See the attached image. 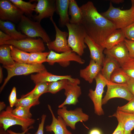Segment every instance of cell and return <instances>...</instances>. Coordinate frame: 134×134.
I'll list each match as a JSON object with an SVG mask.
<instances>
[{
  "mask_svg": "<svg viewBox=\"0 0 134 134\" xmlns=\"http://www.w3.org/2000/svg\"><path fill=\"white\" fill-rule=\"evenodd\" d=\"M34 11L38 14L35 17L40 23L43 19L53 17L56 10V0H38Z\"/></svg>",
  "mask_w": 134,
  "mask_h": 134,
  "instance_id": "9a60e30c",
  "label": "cell"
},
{
  "mask_svg": "<svg viewBox=\"0 0 134 134\" xmlns=\"http://www.w3.org/2000/svg\"><path fill=\"white\" fill-rule=\"evenodd\" d=\"M130 78L122 68L120 67L116 69L111 74L110 81L117 84H124L126 83Z\"/></svg>",
  "mask_w": 134,
  "mask_h": 134,
  "instance_id": "f546056e",
  "label": "cell"
},
{
  "mask_svg": "<svg viewBox=\"0 0 134 134\" xmlns=\"http://www.w3.org/2000/svg\"><path fill=\"white\" fill-rule=\"evenodd\" d=\"M69 80L64 79L49 82L47 93L55 94L61 90L64 89L67 85Z\"/></svg>",
  "mask_w": 134,
  "mask_h": 134,
  "instance_id": "d6a6232c",
  "label": "cell"
},
{
  "mask_svg": "<svg viewBox=\"0 0 134 134\" xmlns=\"http://www.w3.org/2000/svg\"><path fill=\"white\" fill-rule=\"evenodd\" d=\"M44 41L41 38L37 39L25 38L20 40H11L0 43V45H12L24 51L31 53L42 52L45 50Z\"/></svg>",
  "mask_w": 134,
  "mask_h": 134,
  "instance_id": "52a82bcc",
  "label": "cell"
},
{
  "mask_svg": "<svg viewBox=\"0 0 134 134\" xmlns=\"http://www.w3.org/2000/svg\"><path fill=\"white\" fill-rule=\"evenodd\" d=\"M102 66L100 73L108 81H110V76L114 71L116 68L121 67L115 60L106 56L103 60Z\"/></svg>",
  "mask_w": 134,
  "mask_h": 134,
  "instance_id": "d4e9b609",
  "label": "cell"
},
{
  "mask_svg": "<svg viewBox=\"0 0 134 134\" xmlns=\"http://www.w3.org/2000/svg\"><path fill=\"white\" fill-rule=\"evenodd\" d=\"M121 29L125 38L134 41V22Z\"/></svg>",
  "mask_w": 134,
  "mask_h": 134,
  "instance_id": "8d00e7d4",
  "label": "cell"
},
{
  "mask_svg": "<svg viewBox=\"0 0 134 134\" xmlns=\"http://www.w3.org/2000/svg\"><path fill=\"white\" fill-rule=\"evenodd\" d=\"M9 46L11 55L14 61L19 63L27 64L30 53L22 51L12 45Z\"/></svg>",
  "mask_w": 134,
  "mask_h": 134,
  "instance_id": "f1b7e54d",
  "label": "cell"
},
{
  "mask_svg": "<svg viewBox=\"0 0 134 134\" xmlns=\"http://www.w3.org/2000/svg\"><path fill=\"white\" fill-rule=\"evenodd\" d=\"M125 38L121 29H116L105 39L100 45L105 49H109L124 41Z\"/></svg>",
  "mask_w": 134,
  "mask_h": 134,
  "instance_id": "603a6c76",
  "label": "cell"
},
{
  "mask_svg": "<svg viewBox=\"0 0 134 134\" xmlns=\"http://www.w3.org/2000/svg\"><path fill=\"white\" fill-rule=\"evenodd\" d=\"M46 116L43 114L41 117V122L39 123L38 130L35 134H43L44 125Z\"/></svg>",
  "mask_w": 134,
  "mask_h": 134,
  "instance_id": "60d3db41",
  "label": "cell"
},
{
  "mask_svg": "<svg viewBox=\"0 0 134 134\" xmlns=\"http://www.w3.org/2000/svg\"><path fill=\"white\" fill-rule=\"evenodd\" d=\"M17 99L16 97V89L15 87L13 88L9 96L8 100L10 106L13 108L17 102Z\"/></svg>",
  "mask_w": 134,
  "mask_h": 134,
  "instance_id": "ab89813d",
  "label": "cell"
},
{
  "mask_svg": "<svg viewBox=\"0 0 134 134\" xmlns=\"http://www.w3.org/2000/svg\"><path fill=\"white\" fill-rule=\"evenodd\" d=\"M0 28L1 31L10 36L13 40H20L27 38V36L17 31L11 22L0 20Z\"/></svg>",
  "mask_w": 134,
  "mask_h": 134,
  "instance_id": "cb8c5ba5",
  "label": "cell"
},
{
  "mask_svg": "<svg viewBox=\"0 0 134 134\" xmlns=\"http://www.w3.org/2000/svg\"><path fill=\"white\" fill-rule=\"evenodd\" d=\"M96 83L94 90L90 89L88 96L92 101L94 105L95 113L97 115H103L104 112L102 108V94L104 87L107 81L100 73L95 79Z\"/></svg>",
  "mask_w": 134,
  "mask_h": 134,
  "instance_id": "9c48e42d",
  "label": "cell"
},
{
  "mask_svg": "<svg viewBox=\"0 0 134 134\" xmlns=\"http://www.w3.org/2000/svg\"><path fill=\"white\" fill-rule=\"evenodd\" d=\"M80 7L82 16L81 24L87 35L100 45L106 37L117 29L115 25L99 13L91 1Z\"/></svg>",
  "mask_w": 134,
  "mask_h": 134,
  "instance_id": "6da1fadb",
  "label": "cell"
},
{
  "mask_svg": "<svg viewBox=\"0 0 134 134\" xmlns=\"http://www.w3.org/2000/svg\"><path fill=\"white\" fill-rule=\"evenodd\" d=\"M46 61L50 65H53L56 63L64 67L68 66L71 61H75L81 64L85 62V60L80 56L72 51L58 53L50 50Z\"/></svg>",
  "mask_w": 134,
  "mask_h": 134,
  "instance_id": "30bf717a",
  "label": "cell"
},
{
  "mask_svg": "<svg viewBox=\"0 0 134 134\" xmlns=\"http://www.w3.org/2000/svg\"><path fill=\"white\" fill-rule=\"evenodd\" d=\"M39 103V98L35 97L31 95H22L20 99H17L14 106L16 107L21 106L30 109L32 106Z\"/></svg>",
  "mask_w": 134,
  "mask_h": 134,
  "instance_id": "83f0119b",
  "label": "cell"
},
{
  "mask_svg": "<svg viewBox=\"0 0 134 134\" xmlns=\"http://www.w3.org/2000/svg\"><path fill=\"white\" fill-rule=\"evenodd\" d=\"M49 82H42L37 83L34 89L25 95H31L34 97L39 98L42 94L47 93Z\"/></svg>",
  "mask_w": 134,
  "mask_h": 134,
  "instance_id": "836d02e7",
  "label": "cell"
},
{
  "mask_svg": "<svg viewBox=\"0 0 134 134\" xmlns=\"http://www.w3.org/2000/svg\"><path fill=\"white\" fill-rule=\"evenodd\" d=\"M118 122V125L112 134H124L123 124L121 122Z\"/></svg>",
  "mask_w": 134,
  "mask_h": 134,
  "instance_id": "7bdbcfd3",
  "label": "cell"
},
{
  "mask_svg": "<svg viewBox=\"0 0 134 134\" xmlns=\"http://www.w3.org/2000/svg\"><path fill=\"white\" fill-rule=\"evenodd\" d=\"M34 128V127L33 126H31L28 129L25 130V131H23V132L21 133H17L14 132L11 130H7V131L10 134H25V133L27 132L29 130L33 129ZM26 134H32L30 133H28Z\"/></svg>",
  "mask_w": 134,
  "mask_h": 134,
  "instance_id": "f6af8a7d",
  "label": "cell"
},
{
  "mask_svg": "<svg viewBox=\"0 0 134 134\" xmlns=\"http://www.w3.org/2000/svg\"><path fill=\"white\" fill-rule=\"evenodd\" d=\"M19 27L22 32L31 38L40 37L46 43L51 41L50 38L40 23L32 21L23 15L21 17Z\"/></svg>",
  "mask_w": 134,
  "mask_h": 134,
  "instance_id": "8992f818",
  "label": "cell"
},
{
  "mask_svg": "<svg viewBox=\"0 0 134 134\" xmlns=\"http://www.w3.org/2000/svg\"><path fill=\"white\" fill-rule=\"evenodd\" d=\"M10 45L3 44L0 46V62L3 67L13 65L15 62L13 59L10 53Z\"/></svg>",
  "mask_w": 134,
  "mask_h": 134,
  "instance_id": "4316f807",
  "label": "cell"
},
{
  "mask_svg": "<svg viewBox=\"0 0 134 134\" xmlns=\"http://www.w3.org/2000/svg\"><path fill=\"white\" fill-rule=\"evenodd\" d=\"M80 83V80L78 78H75L73 81L69 80L67 85L64 89L66 99L58 106L59 108L67 105H75L78 102V98L82 93L81 87L78 85Z\"/></svg>",
  "mask_w": 134,
  "mask_h": 134,
  "instance_id": "5bb4252c",
  "label": "cell"
},
{
  "mask_svg": "<svg viewBox=\"0 0 134 134\" xmlns=\"http://www.w3.org/2000/svg\"><path fill=\"white\" fill-rule=\"evenodd\" d=\"M125 84L128 90L134 97V78H130Z\"/></svg>",
  "mask_w": 134,
  "mask_h": 134,
  "instance_id": "b9f144b4",
  "label": "cell"
},
{
  "mask_svg": "<svg viewBox=\"0 0 134 134\" xmlns=\"http://www.w3.org/2000/svg\"><path fill=\"white\" fill-rule=\"evenodd\" d=\"M12 113L18 117L24 119H31L32 116L30 109L21 106L16 107L14 109H13Z\"/></svg>",
  "mask_w": 134,
  "mask_h": 134,
  "instance_id": "e575fe53",
  "label": "cell"
},
{
  "mask_svg": "<svg viewBox=\"0 0 134 134\" xmlns=\"http://www.w3.org/2000/svg\"><path fill=\"white\" fill-rule=\"evenodd\" d=\"M53 24L56 31V38L53 41L46 43L48 48L50 50H54L57 52L63 53L72 51L68 44L67 37L68 33L61 31L54 21L53 17L50 18Z\"/></svg>",
  "mask_w": 134,
  "mask_h": 134,
  "instance_id": "7c38bea8",
  "label": "cell"
},
{
  "mask_svg": "<svg viewBox=\"0 0 134 134\" xmlns=\"http://www.w3.org/2000/svg\"><path fill=\"white\" fill-rule=\"evenodd\" d=\"M13 40L9 35L0 31V43L9 40Z\"/></svg>",
  "mask_w": 134,
  "mask_h": 134,
  "instance_id": "ee69618b",
  "label": "cell"
},
{
  "mask_svg": "<svg viewBox=\"0 0 134 134\" xmlns=\"http://www.w3.org/2000/svg\"><path fill=\"white\" fill-rule=\"evenodd\" d=\"M124 42L128 50L129 57L134 58V41L125 38Z\"/></svg>",
  "mask_w": 134,
  "mask_h": 134,
  "instance_id": "f35d334b",
  "label": "cell"
},
{
  "mask_svg": "<svg viewBox=\"0 0 134 134\" xmlns=\"http://www.w3.org/2000/svg\"><path fill=\"white\" fill-rule=\"evenodd\" d=\"M68 14L71 17L69 23L75 24H81L82 18V12L76 0H70Z\"/></svg>",
  "mask_w": 134,
  "mask_h": 134,
  "instance_id": "484cf974",
  "label": "cell"
},
{
  "mask_svg": "<svg viewBox=\"0 0 134 134\" xmlns=\"http://www.w3.org/2000/svg\"><path fill=\"white\" fill-rule=\"evenodd\" d=\"M117 110L127 113H134V97L124 105L118 106Z\"/></svg>",
  "mask_w": 134,
  "mask_h": 134,
  "instance_id": "74e56055",
  "label": "cell"
},
{
  "mask_svg": "<svg viewBox=\"0 0 134 134\" xmlns=\"http://www.w3.org/2000/svg\"><path fill=\"white\" fill-rule=\"evenodd\" d=\"M124 1V0H111L110 1L112 3L117 4L123 3Z\"/></svg>",
  "mask_w": 134,
  "mask_h": 134,
  "instance_id": "7dc6e473",
  "label": "cell"
},
{
  "mask_svg": "<svg viewBox=\"0 0 134 134\" xmlns=\"http://www.w3.org/2000/svg\"><path fill=\"white\" fill-rule=\"evenodd\" d=\"M13 109V108L8 106L5 110L1 111L0 113V127L5 131L12 126L19 125L21 127L23 132L34 123L35 120L34 119H24L15 115L12 113Z\"/></svg>",
  "mask_w": 134,
  "mask_h": 134,
  "instance_id": "5b68a950",
  "label": "cell"
},
{
  "mask_svg": "<svg viewBox=\"0 0 134 134\" xmlns=\"http://www.w3.org/2000/svg\"><path fill=\"white\" fill-rule=\"evenodd\" d=\"M13 4L20 9L24 13L28 15H31L34 11L36 4L22 0H10Z\"/></svg>",
  "mask_w": 134,
  "mask_h": 134,
  "instance_id": "4dcf8cb0",
  "label": "cell"
},
{
  "mask_svg": "<svg viewBox=\"0 0 134 134\" xmlns=\"http://www.w3.org/2000/svg\"><path fill=\"white\" fill-rule=\"evenodd\" d=\"M23 12L10 0H0V18L3 21H20Z\"/></svg>",
  "mask_w": 134,
  "mask_h": 134,
  "instance_id": "4fadbf2b",
  "label": "cell"
},
{
  "mask_svg": "<svg viewBox=\"0 0 134 134\" xmlns=\"http://www.w3.org/2000/svg\"><path fill=\"white\" fill-rule=\"evenodd\" d=\"M3 67L6 69L7 75L0 88V92L10 79L14 76L27 75L35 72L38 73L47 70L42 64H31L16 62L12 66Z\"/></svg>",
  "mask_w": 134,
  "mask_h": 134,
  "instance_id": "277c9868",
  "label": "cell"
},
{
  "mask_svg": "<svg viewBox=\"0 0 134 134\" xmlns=\"http://www.w3.org/2000/svg\"><path fill=\"white\" fill-rule=\"evenodd\" d=\"M30 77L35 84L40 82H51L64 79L73 81L75 78H72L70 75H58L53 74L48 72L47 70L35 74H32Z\"/></svg>",
  "mask_w": 134,
  "mask_h": 134,
  "instance_id": "d6986e66",
  "label": "cell"
},
{
  "mask_svg": "<svg viewBox=\"0 0 134 134\" xmlns=\"http://www.w3.org/2000/svg\"><path fill=\"white\" fill-rule=\"evenodd\" d=\"M89 134H101V133L99 129L95 128L91 130Z\"/></svg>",
  "mask_w": 134,
  "mask_h": 134,
  "instance_id": "bcb514c9",
  "label": "cell"
},
{
  "mask_svg": "<svg viewBox=\"0 0 134 134\" xmlns=\"http://www.w3.org/2000/svg\"><path fill=\"white\" fill-rule=\"evenodd\" d=\"M107 90L102 101V105L107 103L110 99L120 98L129 101L134 97L128 90L125 84H120L107 81Z\"/></svg>",
  "mask_w": 134,
  "mask_h": 134,
  "instance_id": "8fae6325",
  "label": "cell"
},
{
  "mask_svg": "<svg viewBox=\"0 0 134 134\" xmlns=\"http://www.w3.org/2000/svg\"><path fill=\"white\" fill-rule=\"evenodd\" d=\"M50 51L30 53L27 64H41L47 62L46 59Z\"/></svg>",
  "mask_w": 134,
  "mask_h": 134,
  "instance_id": "1f68e13d",
  "label": "cell"
},
{
  "mask_svg": "<svg viewBox=\"0 0 134 134\" xmlns=\"http://www.w3.org/2000/svg\"><path fill=\"white\" fill-rule=\"evenodd\" d=\"M0 134H10L7 131H5L1 127H0Z\"/></svg>",
  "mask_w": 134,
  "mask_h": 134,
  "instance_id": "681fc988",
  "label": "cell"
},
{
  "mask_svg": "<svg viewBox=\"0 0 134 134\" xmlns=\"http://www.w3.org/2000/svg\"><path fill=\"white\" fill-rule=\"evenodd\" d=\"M85 43L89 50L91 59L102 67L104 58L103 53L105 49L96 43L87 35L85 38Z\"/></svg>",
  "mask_w": 134,
  "mask_h": 134,
  "instance_id": "e0dca14e",
  "label": "cell"
},
{
  "mask_svg": "<svg viewBox=\"0 0 134 134\" xmlns=\"http://www.w3.org/2000/svg\"><path fill=\"white\" fill-rule=\"evenodd\" d=\"M57 113L62 118L67 126L73 130L75 129L76 123L86 122L89 119V116L84 113L80 107L74 110H68L67 107L65 106L58 109Z\"/></svg>",
  "mask_w": 134,
  "mask_h": 134,
  "instance_id": "ba28073f",
  "label": "cell"
},
{
  "mask_svg": "<svg viewBox=\"0 0 134 134\" xmlns=\"http://www.w3.org/2000/svg\"><path fill=\"white\" fill-rule=\"evenodd\" d=\"M6 107V105L3 101L0 102V111H1Z\"/></svg>",
  "mask_w": 134,
  "mask_h": 134,
  "instance_id": "c3c4849f",
  "label": "cell"
},
{
  "mask_svg": "<svg viewBox=\"0 0 134 134\" xmlns=\"http://www.w3.org/2000/svg\"><path fill=\"white\" fill-rule=\"evenodd\" d=\"M70 0H56V12L60 17L59 24L61 27L66 26L69 23L68 14Z\"/></svg>",
  "mask_w": 134,
  "mask_h": 134,
  "instance_id": "7402d4cb",
  "label": "cell"
},
{
  "mask_svg": "<svg viewBox=\"0 0 134 134\" xmlns=\"http://www.w3.org/2000/svg\"><path fill=\"white\" fill-rule=\"evenodd\" d=\"M102 68V66L91 59L88 66L85 68L80 69V76L91 84L100 72Z\"/></svg>",
  "mask_w": 134,
  "mask_h": 134,
  "instance_id": "ffe728a7",
  "label": "cell"
},
{
  "mask_svg": "<svg viewBox=\"0 0 134 134\" xmlns=\"http://www.w3.org/2000/svg\"><path fill=\"white\" fill-rule=\"evenodd\" d=\"M48 107L52 115V121L50 125L46 126V131L48 132H53L54 134H72L67 129V126L62 118L59 116L57 118L51 106L48 104Z\"/></svg>",
  "mask_w": 134,
  "mask_h": 134,
  "instance_id": "ac0fdd59",
  "label": "cell"
},
{
  "mask_svg": "<svg viewBox=\"0 0 134 134\" xmlns=\"http://www.w3.org/2000/svg\"><path fill=\"white\" fill-rule=\"evenodd\" d=\"M121 67L130 78H134V58L129 57Z\"/></svg>",
  "mask_w": 134,
  "mask_h": 134,
  "instance_id": "d590c367",
  "label": "cell"
},
{
  "mask_svg": "<svg viewBox=\"0 0 134 134\" xmlns=\"http://www.w3.org/2000/svg\"><path fill=\"white\" fill-rule=\"evenodd\" d=\"M68 31V44L72 51L80 56H82L86 47L85 39L87 35L86 31L81 24H67Z\"/></svg>",
  "mask_w": 134,
  "mask_h": 134,
  "instance_id": "3957f363",
  "label": "cell"
},
{
  "mask_svg": "<svg viewBox=\"0 0 134 134\" xmlns=\"http://www.w3.org/2000/svg\"><path fill=\"white\" fill-rule=\"evenodd\" d=\"M131 6L129 9L122 10L116 8L110 1L108 10L101 14L113 23L117 29H122L134 22V0H131Z\"/></svg>",
  "mask_w": 134,
  "mask_h": 134,
  "instance_id": "7a4b0ae2",
  "label": "cell"
},
{
  "mask_svg": "<svg viewBox=\"0 0 134 134\" xmlns=\"http://www.w3.org/2000/svg\"><path fill=\"white\" fill-rule=\"evenodd\" d=\"M3 78V74L2 71V68L1 67H0V83H1L2 81Z\"/></svg>",
  "mask_w": 134,
  "mask_h": 134,
  "instance_id": "f907efd6",
  "label": "cell"
},
{
  "mask_svg": "<svg viewBox=\"0 0 134 134\" xmlns=\"http://www.w3.org/2000/svg\"><path fill=\"white\" fill-rule=\"evenodd\" d=\"M103 53L116 61L121 67L130 57L124 41L109 49H105Z\"/></svg>",
  "mask_w": 134,
  "mask_h": 134,
  "instance_id": "2e32d148",
  "label": "cell"
},
{
  "mask_svg": "<svg viewBox=\"0 0 134 134\" xmlns=\"http://www.w3.org/2000/svg\"></svg>",
  "mask_w": 134,
  "mask_h": 134,
  "instance_id": "816d5d0a",
  "label": "cell"
},
{
  "mask_svg": "<svg viewBox=\"0 0 134 134\" xmlns=\"http://www.w3.org/2000/svg\"><path fill=\"white\" fill-rule=\"evenodd\" d=\"M109 117H116L118 121L122 122L124 125V134H132L134 129V113H128L117 110Z\"/></svg>",
  "mask_w": 134,
  "mask_h": 134,
  "instance_id": "44dd1931",
  "label": "cell"
}]
</instances>
